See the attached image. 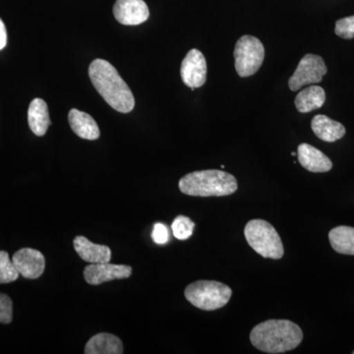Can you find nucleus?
I'll return each instance as SVG.
<instances>
[{
    "label": "nucleus",
    "instance_id": "f257e3e1",
    "mask_svg": "<svg viewBox=\"0 0 354 354\" xmlns=\"http://www.w3.org/2000/svg\"><path fill=\"white\" fill-rule=\"evenodd\" d=\"M91 82L108 102L118 113H128L135 106L134 95L118 70L104 59H95L88 67Z\"/></svg>",
    "mask_w": 354,
    "mask_h": 354
},
{
    "label": "nucleus",
    "instance_id": "f03ea898",
    "mask_svg": "<svg viewBox=\"0 0 354 354\" xmlns=\"http://www.w3.org/2000/svg\"><path fill=\"white\" fill-rule=\"evenodd\" d=\"M304 339L297 324L290 320H268L255 326L250 333L254 346L266 353L278 354L297 348Z\"/></svg>",
    "mask_w": 354,
    "mask_h": 354
},
{
    "label": "nucleus",
    "instance_id": "7ed1b4c3",
    "mask_svg": "<svg viewBox=\"0 0 354 354\" xmlns=\"http://www.w3.org/2000/svg\"><path fill=\"white\" fill-rule=\"evenodd\" d=\"M179 189L195 197H223L239 189L236 178L228 172L208 169L191 172L179 180Z\"/></svg>",
    "mask_w": 354,
    "mask_h": 354
},
{
    "label": "nucleus",
    "instance_id": "20e7f679",
    "mask_svg": "<svg viewBox=\"0 0 354 354\" xmlns=\"http://www.w3.org/2000/svg\"><path fill=\"white\" fill-rule=\"evenodd\" d=\"M244 235L249 246L264 258L279 260L283 257L285 249L281 236L271 223L264 220L247 223Z\"/></svg>",
    "mask_w": 354,
    "mask_h": 354
},
{
    "label": "nucleus",
    "instance_id": "39448f33",
    "mask_svg": "<svg viewBox=\"0 0 354 354\" xmlns=\"http://www.w3.org/2000/svg\"><path fill=\"white\" fill-rule=\"evenodd\" d=\"M184 295L193 306L205 311H214L228 304L232 290L220 281H197L185 288Z\"/></svg>",
    "mask_w": 354,
    "mask_h": 354
},
{
    "label": "nucleus",
    "instance_id": "423d86ee",
    "mask_svg": "<svg viewBox=\"0 0 354 354\" xmlns=\"http://www.w3.org/2000/svg\"><path fill=\"white\" fill-rule=\"evenodd\" d=\"M265 48L260 39L253 36L241 37L234 48L235 69L241 77L252 76L262 66Z\"/></svg>",
    "mask_w": 354,
    "mask_h": 354
},
{
    "label": "nucleus",
    "instance_id": "0eeeda50",
    "mask_svg": "<svg viewBox=\"0 0 354 354\" xmlns=\"http://www.w3.org/2000/svg\"><path fill=\"white\" fill-rule=\"evenodd\" d=\"M327 73V66L323 58L315 55H306L297 65L293 75L288 81L292 92H297L304 86L320 83Z\"/></svg>",
    "mask_w": 354,
    "mask_h": 354
},
{
    "label": "nucleus",
    "instance_id": "6e6552de",
    "mask_svg": "<svg viewBox=\"0 0 354 354\" xmlns=\"http://www.w3.org/2000/svg\"><path fill=\"white\" fill-rule=\"evenodd\" d=\"M180 75L183 83L192 91L206 83L207 62L201 51L194 48L186 55L181 64Z\"/></svg>",
    "mask_w": 354,
    "mask_h": 354
},
{
    "label": "nucleus",
    "instance_id": "1a4fd4ad",
    "mask_svg": "<svg viewBox=\"0 0 354 354\" xmlns=\"http://www.w3.org/2000/svg\"><path fill=\"white\" fill-rule=\"evenodd\" d=\"M132 268L127 265H115L111 263L91 264L84 270V278L88 285L97 286L114 279H127L131 276Z\"/></svg>",
    "mask_w": 354,
    "mask_h": 354
},
{
    "label": "nucleus",
    "instance_id": "9d476101",
    "mask_svg": "<svg viewBox=\"0 0 354 354\" xmlns=\"http://www.w3.org/2000/svg\"><path fill=\"white\" fill-rule=\"evenodd\" d=\"M12 262L21 276L36 279L44 274L46 259L43 253L32 248H22L14 254Z\"/></svg>",
    "mask_w": 354,
    "mask_h": 354
},
{
    "label": "nucleus",
    "instance_id": "9b49d317",
    "mask_svg": "<svg viewBox=\"0 0 354 354\" xmlns=\"http://www.w3.org/2000/svg\"><path fill=\"white\" fill-rule=\"evenodd\" d=\"M113 14L120 24L137 26L148 20L150 11L144 0H116Z\"/></svg>",
    "mask_w": 354,
    "mask_h": 354
},
{
    "label": "nucleus",
    "instance_id": "f8f14e48",
    "mask_svg": "<svg viewBox=\"0 0 354 354\" xmlns=\"http://www.w3.org/2000/svg\"><path fill=\"white\" fill-rule=\"evenodd\" d=\"M299 164L311 172H327L333 167L332 160L320 150L309 144H300L297 149Z\"/></svg>",
    "mask_w": 354,
    "mask_h": 354
},
{
    "label": "nucleus",
    "instance_id": "ddd939ff",
    "mask_svg": "<svg viewBox=\"0 0 354 354\" xmlns=\"http://www.w3.org/2000/svg\"><path fill=\"white\" fill-rule=\"evenodd\" d=\"M73 245L81 259L86 262L91 264L111 262V250L109 246L93 243L84 236L75 237Z\"/></svg>",
    "mask_w": 354,
    "mask_h": 354
},
{
    "label": "nucleus",
    "instance_id": "4468645a",
    "mask_svg": "<svg viewBox=\"0 0 354 354\" xmlns=\"http://www.w3.org/2000/svg\"><path fill=\"white\" fill-rule=\"evenodd\" d=\"M68 121L70 127L80 138L97 140L101 135L97 122L90 114L73 109L68 114Z\"/></svg>",
    "mask_w": 354,
    "mask_h": 354
},
{
    "label": "nucleus",
    "instance_id": "2eb2a0df",
    "mask_svg": "<svg viewBox=\"0 0 354 354\" xmlns=\"http://www.w3.org/2000/svg\"><path fill=\"white\" fill-rule=\"evenodd\" d=\"M311 128L319 139L328 143L342 139L346 134V128L342 123L330 120L328 116L318 114L311 122Z\"/></svg>",
    "mask_w": 354,
    "mask_h": 354
},
{
    "label": "nucleus",
    "instance_id": "dca6fc26",
    "mask_svg": "<svg viewBox=\"0 0 354 354\" xmlns=\"http://www.w3.org/2000/svg\"><path fill=\"white\" fill-rule=\"evenodd\" d=\"M28 122L32 133L44 136L50 125L48 104L41 99L32 100L28 111Z\"/></svg>",
    "mask_w": 354,
    "mask_h": 354
},
{
    "label": "nucleus",
    "instance_id": "f3484780",
    "mask_svg": "<svg viewBox=\"0 0 354 354\" xmlns=\"http://www.w3.org/2000/svg\"><path fill=\"white\" fill-rule=\"evenodd\" d=\"M86 354H121L123 344L116 335L102 333L91 337L86 344Z\"/></svg>",
    "mask_w": 354,
    "mask_h": 354
},
{
    "label": "nucleus",
    "instance_id": "a211bd4d",
    "mask_svg": "<svg viewBox=\"0 0 354 354\" xmlns=\"http://www.w3.org/2000/svg\"><path fill=\"white\" fill-rule=\"evenodd\" d=\"M326 101V93L319 86H310L300 91L295 97V106L299 113H306L322 108Z\"/></svg>",
    "mask_w": 354,
    "mask_h": 354
},
{
    "label": "nucleus",
    "instance_id": "6ab92c4d",
    "mask_svg": "<svg viewBox=\"0 0 354 354\" xmlns=\"http://www.w3.org/2000/svg\"><path fill=\"white\" fill-rule=\"evenodd\" d=\"M330 246L335 252L344 255H354V227L341 225L329 232Z\"/></svg>",
    "mask_w": 354,
    "mask_h": 354
},
{
    "label": "nucleus",
    "instance_id": "aec40b11",
    "mask_svg": "<svg viewBox=\"0 0 354 354\" xmlns=\"http://www.w3.org/2000/svg\"><path fill=\"white\" fill-rule=\"evenodd\" d=\"M19 274V272L9 258L8 253L0 251V285L15 281Z\"/></svg>",
    "mask_w": 354,
    "mask_h": 354
},
{
    "label": "nucleus",
    "instance_id": "412c9836",
    "mask_svg": "<svg viewBox=\"0 0 354 354\" xmlns=\"http://www.w3.org/2000/svg\"><path fill=\"white\" fill-rule=\"evenodd\" d=\"M194 227L195 223L185 216H176L171 225L174 237L179 241H186L189 239L193 234Z\"/></svg>",
    "mask_w": 354,
    "mask_h": 354
},
{
    "label": "nucleus",
    "instance_id": "4be33fe9",
    "mask_svg": "<svg viewBox=\"0 0 354 354\" xmlns=\"http://www.w3.org/2000/svg\"><path fill=\"white\" fill-rule=\"evenodd\" d=\"M335 32L342 39H351L354 38V16L342 18L335 23Z\"/></svg>",
    "mask_w": 354,
    "mask_h": 354
},
{
    "label": "nucleus",
    "instance_id": "5701e85b",
    "mask_svg": "<svg viewBox=\"0 0 354 354\" xmlns=\"http://www.w3.org/2000/svg\"><path fill=\"white\" fill-rule=\"evenodd\" d=\"M12 300L8 295L0 293V323L9 324L12 321Z\"/></svg>",
    "mask_w": 354,
    "mask_h": 354
},
{
    "label": "nucleus",
    "instance_id": "b1692460",
    "mask_svg": "<svg viewBox=\"0 0 354 354\" xmlns=\"http://www.w3.org/2000/svg\"><path fill=\"white\" fill-rule=\"evenodd\" d=\"M152 239L157 244H165L169 241V230L164 223H158L153 225Z\"/></svg>",
    "mask_w": 354,
    "mask_h": 354
},
{
    "label": "nucleus",
    "instance_id": "393cba45",
    "mask_svg": "<svg viewBox=\"0 0 354 354\" xmlns=\"http://www.w3.org/2000/svg\"><path fill=\"white\" fill-rule=\"evenodd\" d=\"M7 44V32L3 21L0 19V50L6 48Z\"/></svg>",
    "mask_w": 354,
    "mask_h": 354
},
{
    "label": "nucleus",
    "instance_id": "a878e982",
    "mask_svg": "<svg viewBox=\"0 0 354 354\" xmlns=\"http://www.w3.org/2000/svg\"><path fill=\"white\" fill-rule=\"evenodd\" d=\"M291 155H292V156H293V157H295V156H297V153H291Z\"/></svg>",
    "mask_w": 354,
    "mask_h": 354
},
{
    "label": "nucleus",
    "instance_id": "bb28decb",
    "mask_svg": "<svg viewBox=\"0 0 354 354\" xmlns=\"http://www.w3.org/2000/svg\"><path fill=\"white\" fill-rule=\"evenodd\" d=\"M353 353L354 354V351H353Z\"/></svg>",
    "mask_w": 354,
    "mask_h": 354
}]
</instances>
